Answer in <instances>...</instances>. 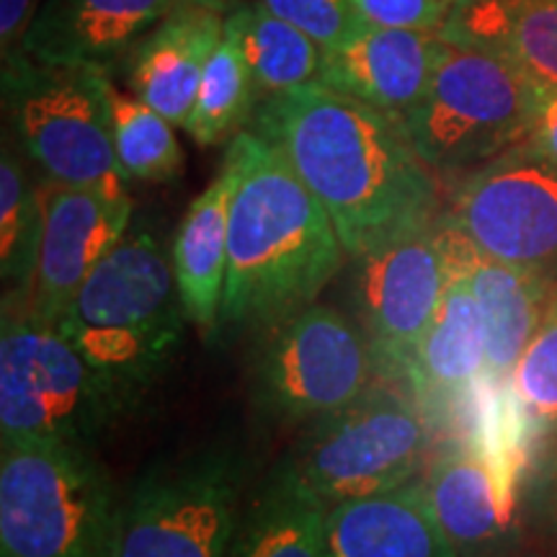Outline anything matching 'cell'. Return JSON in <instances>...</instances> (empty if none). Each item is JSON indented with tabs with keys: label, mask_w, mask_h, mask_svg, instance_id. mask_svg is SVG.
<instances>
[{
	"label": "cell",
	"mask_w": 557,
	"mask_h": 557,
	"mask_svg": "<svg viewBox=\"0 0 557 557\" xmlns=\"http://www.w3.org/2000/svg\"><path fill=\"white\" fill-rule=\"evenodd\" d=\"M253 129L315 194L351 261L444 218V178L403 124L323 83L261 99Z\"/></svg>",
	"instance_id": "obj_1"
},
{
	"label": "cell",
	"mask_w": 557,
	"mask_h": 557,
	"mask_svg": "<svg viewBox=\"0 0 557 557\" xmlns=\"http://www.w3.org/2000/svg\"><path fill=\"white\" fill-rule=\"evenodd\" d=\"M227 220V278L220 325L269 329L318 302L346 250L287 158L256 132H238Z\"/></svg>",
	"instance_id": "obj_2"
},
{
	"label": "cell",
	"mask_w": 557,
	"mask_h": 557,
	"mask_svg": "<svg viewBox=\"0 0 557 557\" xmlns=\"http://www.w3.org/2000/svg\"><path fill=\"white\" fill-rule=\"evenodd\" d=\"M184 320L171 253L152 233L127 230L54 325L129 408L169 367Z\"/></svg>",
	"instance_id": "obj_3"
},
{
	"label": "cell",
	"mask_w": 557,
	"mask_h": 557,
	"mask_svg": "<svg viewBox=\"0 0 557 557\" xmlns=\"http://www.w3.org/2000/svg\"><path fill=\"white\" fill-rule=\"evenodd\" d=\"M127 406L52 320L5 302L0 323V447L90 449Z\"/></svg>",
	"instance_id": "obj_4"
},
{
	"label": "cell",
	"mask_w": 557,
	"mask_h": 557,
	"mask_svg": "<svg viewBox=\"0 0 557 557\" xmlns=\"http://www.w3.org/2000/svg\"><path fill=\"white\" fill-rule=\"evenodd\" d=\"M545 90L496 54L447 41L403 129L442 178H455L532 139Z\"/></svg>",
	"instance_id": "obj_5"
},
{
	"label": "cell",
	"mask_w": 557,
	"mask_h": 557,
	"mask_svg": "<svg viewBox=\"0 0 557 557\" xmlns=\"http://www.w3.org/2000/svg\"><path fill=\"white\" fill-rule=\"evenodd\" d=\"M431 444L429 410L413 389L369 385L351 406L320 418L274 478L331 508L416 480Z\"/></svg>",
	"instance_id": "obj_6"
},
{
	"label": "cell",
	"mask_w": 557,
	"mask_h": 557,
	"mask_svg": "<svg viewBox=\"0 0 557 557\" xmlns=\"http://www.w3.org/2000/svg\"><path fill=\"white\" fill-rule=\"evenodd\" d=\"M114 504L90 449L0 447V557H101Z\"/></svg>",
	"instance_id": "obj_7"
},
{
	"label": "cell",
	"mask_w": 557,
	"mask_h": 557,
	"mask_svg": "<svg viewBox=\"0 0 557 557\" xmlns=\"http://www.w3.org/2000/svg\"><path fill=\"white\" fill-rule=\"evenodd\" d=\"M107 86L109 75L94 62L26 60L3 73L16 135L47 178L129 194L111 139Z\"/></svg>",
	"instance_id": "obj_8"
},
{
	"label": "cell",
	"mask_w": 557,
	"mask_h": 557,
	"mask_svg": "<svg viewBox=\"0 0 557 557\" xmlns=\"http://www.w3.org/2000/svg\"><path fill=\"white\" fill-rule=\"evenodd\" d=\"M240 483L220 451L152 468L114 504L101 557H227Z\"/></svg>",
	"instance_id": "obj_9"
},
{
	"label": "cell",
	"mask_w": 557,
	"mask_h": 557,
	"mask_svg": "<svg viewBox=\"0 0 557 557\" xmlns=\"http://www.w3.org/2000/svg\"><path fill=\"white\" fill-rule=\"evenodd\" d=\"M374 372L364 329L312 302L267 329L253 359V395L276 421H320L351 406Z\"/></svg>",
	"instance_id": "obj_10"
},
{
	"label": "cell",
	"mask_w": 557,
	"mask_h": 557,
	"mask_svg": "<svg viewBox=\"0 0 557 557\" xmlns=\"http://www.w3.org/2000/svg\"><path fill=\"white\" fill-rule=\"evenodd\" d=\"M444 220L480 253L557 282V169L532 143L447 178Z\"/></svg>",
	"instance_id": "obj_11"
},
{
	"label": "cell",
	"mask_w": 557,
	"mask_h": 557,
	"mask_svg": "<svg viewBox=\"0 0 557 557\" xmlns=\"http://www.w3.org/2000/svg\"><path fill=\"white\" fill-rule=\"evenodd\" d=\"M447 287L438 222L354 259V297L377 369L406 380Z\"/></svg>",
	"instance_id": "obj_12"
},
{
	"label": "cell",
	"mask_w": 557,
	"mask_h": 557,
	"mask_svg": "<svg viewBox=\"0 0 557 557\" xmlns=\"http://www.w3.org/2000/svg\"><path fill=\"white\" fill-rule=\"evenodd\" d=\"M41 230L37 267L24 299L34 315L58 323L86 276L129 230V194H107L45 178L39 184Z\"/></svg>",
	"instance_id": "obj_13"
},
{
	"label": "cell",
	"mask_w": 557,
	"mask_h": 557,
	"mask_svg": "<svg viewBox=\"0 0 557 557\" xmlns=\"http://www.w3.org/2000/svg\"><path fill=\"white\" fill-rule=\"evenodd\" d=\"M429 504L459 557H500L511 545L519 480L472 436L444 449L423 472Z\"/></svg>",
	"instance_id": "obj_14"
},
{
	"label": "cell",
	"mask_w": 557,
	"mask_h": 557,
	"mask_svg": "<svg viewBox=\"0 0 557 557\" xmlns=\"http://www.w3.org/2000/svg\"><path fill=\"white\" fill-rule=\"evenodd\" d=\"M444 50L447 39L438 32L364 26L323 52L318 83L403 124L429 90Z\"/></svg>",
	"instance_id": "obj_15"
},
{
	"label": "cell",
	"mask_w": 557,
	"mask_h": 557,
	"mask_svg": "<svg viewBox=\"0 0 557 557\" xmlns=\"http://www.w3.org/2000/svg\"><path fill=\"white\" fill-rule=\"evenodd\" d=\"M438 238L447 256V287L406 372V387L429 413L459 406L485 382L483 323L444 218L438 220Z\"/></svg>",
	"instance_id": "obj_16"
},
{
	"label": "cell",
	"mask_w": 557,
	"mask_h": 557,
	"mask_svg": "<svg viewBox=\"0 0 557 557\" xmlns=\"http://www.w3.org/2000/svg\"><path fill=\"white\" fill-rule=\"evenodd\" d=\"M447 227L468 271L480 323H483L485 385L508 387L521 354L553 302L557 282L491 259L480 253L451 222H447Z\"/></svg>",
	"instance_id": "obj_17"
},
{
	"label": "cell",
	"mask_w": 557,
	"mask_h": 557,
	"mask_svg": "<svg viewBox=\"0 0 557 557\" xmlns=\"http://www.w3.org/2000/svg\"><path fill=\"white\" fill-rule=\"evenodd\" d=\"M325 557H459L429 504L423 480L329 508Z\"/></svg>",
	"instance_id": "obj_18"
},
{
	"label": "cell",
	"mask_w": 557,
	"mask_h": 557,
	"mask_svg": "<svg viewBox=\"0 0 557 557\" xmlns=\"http://www.w3.org/2000/svg\"><path fill=\"white\" fill-rule=\"evenodd\" d=\"M225 16L227 13L186 0L137 45L129 75L132 90L173 127L184 129L189 120L201 75L222 39Z\"/></svg>",
	"instance_id": "obj_19"
},
{
	"label": "cell",
	"mask_w": 557,
	"mask_h": 557,
	"mask_svg": "<svg viewBox=\"0 0 557 557\" xmlns=\"http://www.w3.org/2000/svg\"><path fill=\"white\" fill-rule=\"evenodd\" d=\"M181 3L186 0H47L26 39L24 62L103 65Z\"/></svg>",
	"instance_id": "obj_20"
},
{
	"label": "cell",
	"mask_w": 557,
	"mask_h": 557,
	"mask_svg": "<svg viewBox=\"0 0 557 557\" xmlns=\"http://www.w3.org/2000/svg\"><path fill=\"white\" fill-rule=\"evenodd\" d=\"M506 60L540 90H557V0H457L438 32Z\"/></svg>",
	"instance_id": "obj_21"
},
{
	"label": "cell",
	"mask_w": 557,
	"mask_h": 557,
	"mask_svg": "<svg viewBox=\"0 0 557 557\" xmlns=\"http://www.w3.org/2000/svg\"><path fill=\"white\" fill-rule=\"evenodd\" d=\"M230 194L233 165L222 160V171L186 209L171 248L173 276L186 318L205 331L220 325L227 278Z\"/></svg>",
	"instance_id": "obj_22"
},
{
	"label": "cell",
	"mask_w": 557,
	"mask_h": 557,
	"mask_svg": "<svg viewBox=\"0 0 557 557\" xmlns=\"http://www.w3.org/2000/svg\"><path fill=\"white\" fill-rule=\"evenodd\" d=\"M329 506L271 478L238 521L227 557H325Z\"/></svg>",
	"instance_id": "obj_23"
},
{
	"label": "cell",
	"mask_w": 557,
	"mask_h": 557,
	"mask_svg": "<svg viewBox=\"0 0 557 557\" xmlns=\"http://www.w3.org/2000/svg\"><path fill=\"white\" fill-rule=\"evenodd\" d=\"M233 13L259 101L318 81L325 50L315 39L263 9L259 0L240 3Z\"/></svg>",
	"instance_id": "obj_24"
},
{
	"label": "cell",
	"mask_w": 557,
	"mask_h": 557,
	"mask_svg": "<svg viewBox=\"0 0 557 557\" xmlns=\"http://www.w3.org/2000/svg\"><path fill=\"white\" fill-rule=\"evenodd\" d=\"M256 99L259 96H256L253 75H250L246 52H243L238 18L230 11L222 39L201 75L197 101L184 124L186 135L201 148L233 137L253 114Z\"/></svg>",
	"instance_id": "obj_25"
},
{
	"label": "cell",
	"mask_w": 557,
	"mask_h": 557,
	"mask_svg": "<svg viewBox=\"0 0 557 557\" xmlns=\"http://www.w3.org/2000/svg\"><path fill=\"white\" fill-rule=\"evenodd\" d=\"M107 99L114 152L127 181L160 184V181L176 178L184 169V150H181L173 124L137 94H127L111 81Z\"/></svg>",
	"instance_id": "obj_26"
},
{
	"label": "cell",
	"mask_w": 557,
	"mask_h": 557,
	"mask_svg": "<svg viewBox=\"0 0 557 557\" xmlns=\"http://www.w3.org/2000/svg\"><path fill=\"white\" fill-rule=\"evenodd\" d=\"M41 230L39 186H32L18 152L3 143L0 156V271L5 297L24 299L37 267Z\"/></svg>",
	"instance_id": "obj_27"
},
{
	"label": "cell",
	"mask_w": 557,
	"mask_h": 557,
	"mask_svg": "<svg viewBox=\"0 0 557 557\" xmlns=\"http://www.w3.org/2000/svg\"><path fill=\"white\" fill-rule=\"evenodd\" d=\"M508 395L527 436H557V292L508 380Z\"/></svg>",
	"instance_id": "obj_28"
},
{
	"label": "cell",
	"mask_w": 557,
	"mask_h": 557,
	"mask_svg": "<svg viewBox=\"0 0 557 557\" xmlns=\"http://www.w3.org/2000/svg\"><path fill=\"white\" fill-rule=\"evenodd\" d=\"M259 3L302 29L323 50L341 47L364 29L354 0H259Z\"/></svg>",
	"instance_id": "obj_29"
},
{
	"label": "cell",
	"mask_w": 557,
	"mask_h": 557,
	"mask_svg": "<svg viewBox=\"0 0 557 557\" xmlns=\"http://www.w3.org/2000/svg\"><path fill=\"white\" fill-rule=\"evenodd\" d=\"M519 508L527 527L542 540V545L557 553V436L542 451L524 480Z\"/></svg>",
	"instance_id": "obj_30"
},
{
	"label": "cell",
	"mask_w": 557,
	"mask_h": 557,
	"mask_svg": "<svg viewBox=\"0 0 557 557\" xmlns=\"http://www.w3.org/2000/svg\"><path fill=\"white\" fill-rule=\"evenodd\" d=\"M359 18L374 29L442 32L457 0H354Z\"/></svg>",
	"instance_id": "obj_31"
},
{
	"label": "cell",
	"mask_w": 557,
	"mask_h": 557,
	"mask_svg": "<svg viewBox=\"0 0 557 557\" xmlns=\"http://www.w3.org/2000/svg\"><path fill=\"white\" fill-rule=\"evenodd\" d=\"M41 0H0V54L3 70L24 62L26 39L39 16Z\"/></svg>",
	"instance_id": "obj_32"
},
{
	"label": "cell",
	"mask_w": 557,
	"mask_h": 557,
	"mask_svg": "<svg viewBox=\"0 0 557 557\" xmlns=\"http://www.w3.org/2000/svg\"><path fill=\"white\" fill-rule=\"evenodd\" d=\"M529 143L537 148L540 156L545 158L549 165H555L557 169V90L545 94L537 127H534V135Z\"/></svg>",
	"instance_id": "obj_33"
},
{
	"label": "cell",
	"mask_w": 557,
	"mask_h": 557,
	"mask_svg": "<svg viewBox=\"0 0 557 557\" xmlns=\"http://www.w3.org/2000/svg\"><path fill=\"white\" fill-rule=\"evenodd\" d=\"M194 3H201V5H209V9L220 11V13H230L238 9L240 3H246V0H194Z\"/></svg>",
	"instance_id": "obj_34"
},
{
	"label": "cell",
	"mask_w": 557,
	"mask_h": 557,
	"mask_svg": "<svg viewBox=\"0 0 557 557\" xmlns=\"http://www.w3.org/2000/svg\"><path fill=\"white\" fill-rule=\"evenodd\" d=\"M524 557H557V553H553V549H540V553H529V555H524Z\"/></svg>",
	"instance_id": "obj_35"
}]
</instances>
